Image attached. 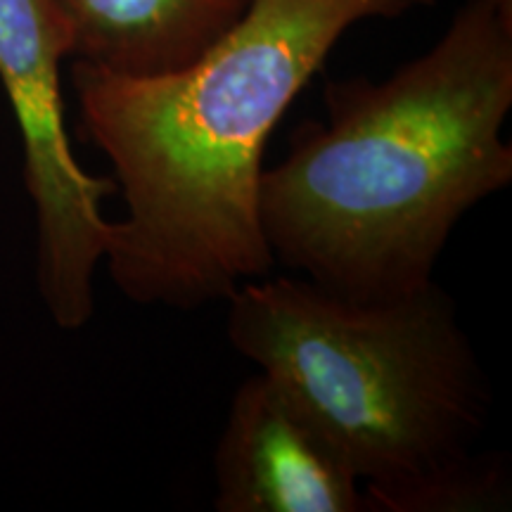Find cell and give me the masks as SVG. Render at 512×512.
<instances>
[{
    "instance_id": "1",
    "label": "cell",
    "mask_w": 512,
    "mask_h": 512,
    "mask_svg": "<svg viewBox=\"0 0 512 512\" xmlns=\"http://www.w3.org/2000/svg\"><path fill=\"white\" fill-rule=\"evenodd\" d=\"M434 0H249L176 72L131 76L74 60L81 131L112 162L126 214L112 283L145 306L195 311L273 273L259 221L268 138L339 38Z\"/></svg>"
},
{
    "instance_id": "2",
    "label": "cell",
    "mask_w": 512,
    "mask_h": 512,
    "mask_svg": "<svg viewBox=\"0 0 512 512\" xmlns=\"http://www.w3.org/2000/svg\"><path fill=\"white\" fill-rule=\"evenodd\" d=\"M323 100L261 174L273 264L354 299L418 290L467 211L512 183V0H465L427 53Z\"/></svg>"
},
{
    "instance_id": "3",
    "label": "cell",
    "mask_w": 512,
    "mask_h": 512,
    "mask_svg": "<svg viewBox=\"0 0 512 512\" xmlns=\"http://www.w3.org/2000/svg\"><path fill=\"white\" fill-rule=\"evenodd\" d=\"M226 302L233 349L330 434L373 512L508 508V465L477 451L494 406L489 380L434 280L354 299L268 273Z\"/></svg>"
},
{
    "instance_id": "4",
    "label": "cell",
    "mask_w": 512,
    "mask_h": 512,
    "mask_svg": "<svg viewBox=\"0 0 512 512\" xmlns=\"http://www.w3.org/2000/svg\"><path fill=\"white\" fill-rule=\"evenodd\" d=\"M72 36L53 0H0V83L24 152V185L36 211V283L57 328L81 330L95 311V271L112 223L102 202L114 178L79 164L64 121L62 62Z\"/></svg>"
},
{
    "instance_id": "5",
    "label": "cell",
    "mask_w": 512,
    "mask_h": 512,
    "mask_svg": "<svg viewBox=\"0 0 512 512\" xmlns=\"http://www.w3.org/2000/svg\"><path fill=\"white\" fill-rule=\"evenodd\" d=\"M216 512H373L354 467L266 373L235 389L214 453Z\"/></svg>"
},
{
    "instance_id": "6",
    "label": "cell",
    "mask_w": 512,
    "mask_h": 512,
    "mask_svg": "<svg viewBox=\"0 0 512 512\" xmlns=\"http://www.w3.org/2000/svg\"><path fill=\"white\" fill-rule=\"evenodd\" d=\"M72 36L74 60L131 76L195 62L249 0H53Z\"/></svg>"
}]
</instances>
